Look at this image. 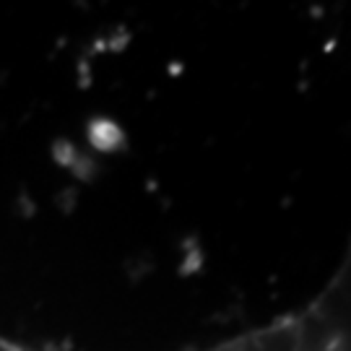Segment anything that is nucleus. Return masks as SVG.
Wrapping results in <instances>:
<instances>
[{
    "instance_id": "obj_1",
    "label": "nucleus",
    "mask_w": 351,
    "mask_h": 351,
    "mask_svg": "<svg viewBox=\"0 0 351 351\" xmlns=\"http://www.w3.org/2000/svg\"><path fill=\"white\" fill-rule=\"evenodd\" d=\"M346 281H336L302 313L211 351H351Z\"/></svg>"
},
{
    "instance_id": "obj_2",
    "label": "nucleus",
    "mask_w": 351,
    "mask_h": 351,
    "mask_svg": "<svg viewBox=\"0 0 351 351\" xmlns=\"http://www.w3.org/2000/svg\"><path fill=\"white\" fill-rule=\"evenodd\" d=\"M0 351H19V349H13V346H8L5 341H0Z\"/></svg>"
}]
</instances>
